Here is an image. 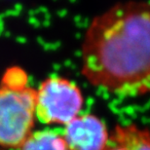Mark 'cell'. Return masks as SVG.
<instances>
[{
  "instance_id": "cell-2",
  "label": "cell",
  "mask_w": 150,
  "mask_h": 150,
  "mask_svg": "<svg viewBox=\"0 0 150 150\" xmlns=\"http://www.w3.org/2000/svg\"><path fill=\"white\" fill-rule=\"evenodd\" d=\"M36 90L0 84V146L19 149L32 132Z\"/></svg>"
},
{
  "instance_id": "cell-6",
  "label": "cell",
  "mask_w": 150,
  "mask_h": 150,
  "mask_svg": "<svg viewBox=\"0 0 150 150\" xmlns=\"http://www.w3.org/2000/svg\"><path fill=\"white\" fill-rule=\"evenodd\" d=\"M19 150H68L62 134L52 129L33 131Z\"/></svg>"
},
{
  "instance_id": "cell-5",
  "label": "cell",
  "mask_w": 150,
  "mask_h": 150,
  "mask_svg": "<svg viewBox=\"0 0 150 150\" xmlns=\"http://www.w3.org/2000/svg\"><path fill=\"white\" fill-rule=\"evenodd\" d=\"M104 150H150V128L134 123L116 125Z\"/></svg>"
},
{
  "instance_id": "cell-4",
  "label": "cell",
  "mask_w": 150,
  "mask_h": 150,
  "mask_svg": "<svg viewBox=\"0 0 150 150\" xmlns=\"http://www.w3.org/2000/svg\"><path fill=\"white\" fill-rule=\"evenodd\" d=\"M68 150H104L110 132L94 114H80L64 126L62 134Z\"/></svg>"
},
{
  "instance_id": "cell-7",
  "label": "cell",
  "mask_w": 150,
  "mask_h": 150,
  "mask_svg": "<svg viewBox=\"0 0 150 150\" xmlns=\"http://www.w3.org/2000/svg\"><path fill=\"white\" fill-rule=\"evenodd\" d=\"M0 84L10 87H16V88L25 87L28 86V77L23 69L18 67H14L5 71Z\"/></svg>"
},
{
  "instance_id": "cell-3",
  "label": "cell",
  "mask_w": 150,
  "mask_h": 150,
  "mask_svg": "<svg viewBox=\"0 0 150 150\" xmlns=\"http://www.w3.org/2000/svg\"><path fill=\"white\" fill-rule=\"evenodd\" d=\"M83 105L81 89L64 77H48L36 90L35 116L42 124L67 125L80 115Z\"/></svg>"
},
{
  "instance_id": "cell-1",
  "label": "cell",
  "mask_w": 150,
  "mask_h": 150,
  "mask_svg": "<svg viewBox=\"0 0 150 150\" xmlns=\"http://www.w3.org/2000/svg\"><path fill=\"white\" fill-rule=\"evenodd\" d=\"M82 74L122 98L150 94V2L115 4L96 16L84 36Z\"/></svg>"
}]
</instances>
